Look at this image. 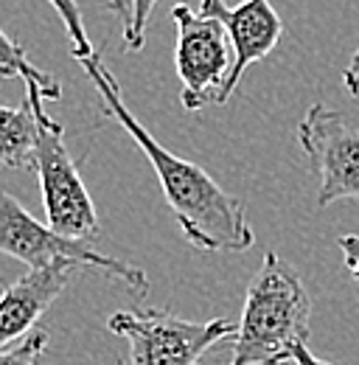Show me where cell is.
<instances>
[{"label":"cell","mask_w":359,"mask_h":365,"mask_svg":"<svg viewBox=\"0 0 359 365\" xmlns=\"http://www.w3.org/2000/svg\"><path fill=\"white\" fill-rule=\"evenodd\" d=\"M85 270L76 262H56L48 267H34L0 295V349L23 340L40 323L51 304L68 289L73 275Z\"/></svg>","instance_id":"9c48e42d"},{"label":"cell","mask_w":359,"mask_h":365,"mask_svg":"<svg viewBox=\"0 0 359 365\" xmlns=\"http://www.w3.org/2000/svg\"><path fill=\"white\" fill-rule=\"evenodd\" d=\"M172 20L177 26L175 62L182 82V107L188 113H199L211 104H222V88L233 68L224 26L185 3L172 9Z\"/></svg>","instance_id":"8992f818"},{"label":"cell","mask_w":359,"mask_h":365,"mask_svg":"<svg viewBox=\"0 0 359 365\" xmlns=\"http://www.w3.org/2000/svg\"><path fill=\"white\" fill-rule=\"evenodd\" d=\"M48 3L56 9L59 20L65 23V31H68L71 46H73V59L93 56V53H95V48H93V43H90L88 29H85V20H82V11H79L76 0H48Z\"/></svg>","instance_id":"4fadbf2b"},{"label":"cell","mask_w":359,"mask_h":365,"mask_svg":"<svg viewBox=\"0 0 359 365\" xmlns=\"http://www.w3.org/2000/svg\"><path fill=\"white\" fill-rule=\"evenodd\" d=\"M26 98L37 115V152H34V172L43 188L48 225L68 236V239H98V214L93 205L88 185L79 175L76 160L71 158L62 124H56L43 110V96L37 88H26Z\"/></svg>","instance_id":"3957f363"},{"label":"cell","mask_w":359,"mask_h":365,"mask_svg":"<svg viewBox=\"0 0 359 365\" xmlns=\"http://www.w3.org/2000/svg\"><path fill=\"white\" fill-rule=\"evenodd\" d=\"M37 152V115L28 98L20 107L0 104V166L34 169Z\"/></svg>","instance_id":"30bf717a"},{"label":"cell","mask_w":359,"mask_h":365,"mask_svg":"<svg viewBox=\"0 0 359 365\" xmlns=\"http://www.w3.org/2000/svg\"><path fill=\"white\" fill-rule=\"evenodd\" d=\"M289 365H331V363H326V360L314 357L312 351H309V346H306V343H301V346H295V349L289 351Z\"/></svg>","instance_id":"e0dca14e"},{"label":"cell","mask_w":359,"mask_h":365,"mask_svg":"<svg viewBox=\"0 0 359 365\" xmlns=\"http://www.w3.org/2000/svg\"><path fill=\"white\" fill-rule=\"evenodd\" d=\"M0 76L3 79H14V76L23 79L26 88H37L40 96L48 98V101H59L62 98V85L51 73H43L28 59L26 48L3 31V26H0Z\"/></svg>","instance_id":"8fae6325"},{"label":"cell","mask_w":359,"mask_h":365,"mask_svg":"<svg viewBox=\"0 0 359 365\" xmlns=\"http://www.w3.org/2000/svg\"><path fill=\"white\" fill-rule=\"evenodd\" d=\"M107 329L130 343V357L121 365H202L211 349L230 343L236 334L230 320L194 323L163 309L115 312Z\"/></svg>","instance_id":"5b68a950"},{"label":"cell","mask_w":359,"mask_h":365,"mask_svg":"<svg viewBox=\"0 0 359 365\" xmlns=\"http://www.w3.org/2000/svg\"><path fill=\"white\" fill-rule=\"evenodd\" d=\"M76 62L85 68L98 98L104 101V113L115 118L127 130V135L140 146V152L149 158L185 242L194 245L197 250H227V253L250 250L256 233L247 222L241 200L224 191L202 166L169 152L157 138L149 135V130L124 104L115 76L110 73V68L101 62L98 53Z\"/></svg>","instance_id":"6da1fadb"},{"label":"cell","mask_w":359,"mask_h":365,"mask_svg":"<svg viewBox=\"0 0 359 365\" xmlns=\"http://www.w3.org/2000/svg\"><path fill=\"white\" fill-rule=\"evenodd\" d=\"M312 298L298 270L267 250L244 292V309L230 340L227 365H283L289 351L309 340Z\"/></svg>","instance_id":"7a4b0ae2"},{"label":"cell","mask_w":359,"mask_h":365,"mask_svg":"<svg viewBox=\"0 0 359 365\" xmlns=\"http://www.w3.org/2000/svg\"><path fill=\"white\" fill-rule=\"evenodd\" d=\"M199 14L219 20L233 48V68L222 88V104L236 93L244 71L253 62L267 59L283 37V23L269 0H241L239 6H227L224 0H202Z\"/></svg>","instance_id":"ba28073f"},{"label":"cell","mask_w":359,"mask_h":365,"mask_svg":"<svg viewBox=\"0 0 359 365\" xmlns=\"http://www.w3.org/2000/svg\"><path fill=\"white\" fill-rule=\"evenodd\" d=\"M337 247H340V253H343L345 270L351 273V278L357 281V287H359V236L357 233H351V236H340Z\"/></svg>","instance_id":"9a60e30c"},{"label":"cell","mask_w":359,"mask_h":365,"mask_svg":"<svg viewBox=\"0 0 359 365\" xmlns=\"http://www.w3.org/2000/svg\"><path fill=\"white\" fill-rule=\"evenodd\" d=\"M157 0H115L110 9L118 11L124 23V51H140L143 48V34L152 17Z\"/></svg>","instance_id":"7c38bea8"},{"label":"cell","mask_w":359,"mask_h":365,"mask_svg":"<svg viewBox=\"0 0 359 365\" xmlns=\"http://www.w3.org/2000/svg\"><path fill=\"white\" fill-rule=\"evenodd\" d=\"M45 349H48V331L34 329L23 340L0 349V365H37Z\"/></svg>","instance_id":"5bb4252c"},{"label":"cell","mask_w":359,"mask_h":365,"mask_svg":"<svg viewBox=\"0 0 359 365\" xmlns=\"http://www.w3.org/2000/svg\"><path fill=\"white\" fill-rule=\"evenodd\" d=\"M113 3H115V0H107V6H113Z\"/></svg>","instance_id":"ac0fdd59"},{"label":"cell","mask_w":359,"mask_h":365,"mask_svg":"<svg viewBox=\"0 0 359 365\" xmlns=\"http://www.w3.org/2000/svg\"><path fill=\"white\" fill-rule=\"evenodd\" d=\"M298 143L320 180V208L359 200V130L351 121L326 104H312L298 124Z\"/></svg>","instance_id":"52a82bcc"},{"label":"cell","mask_w":359,"mask_h":365,"mask_svg":"<svg viewBox=\"0 0 359 365\" xmlns=\"http://www.w3.org/2000/svg\"><path fill=\"white\" fill-rule=\"evenodd\" d=\"M343 85H345L351 98H359V46L354 51V56H351V62L343 71Z\"/></svg>","instance_id":"2e32d148"},{"label":"cell","mask_w":359,"mask_h":365,"mask_svg":"<svg viewBox=\"0 0 359 365\" xmlns=\"http://www.w3.org/2000/svg\"><path fill=\"white\" fill-rule=\"evenodd\" d=\"M0 253L34 267H48L56 262H76L82 267H93L98 273L110 275L121 284L135 298H143L149 292V278L140 267L124 264L113 256H104L95 250L93 242L85 239H68L62 233L37 222L20 200H14L9 191L0 188Z\"/></svg>","instance_id":"277c9868"}]
</instances>
